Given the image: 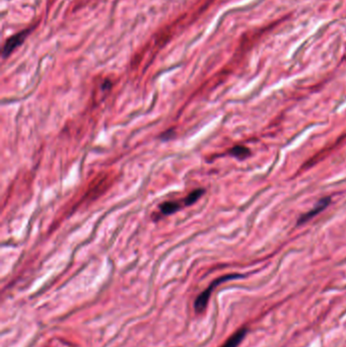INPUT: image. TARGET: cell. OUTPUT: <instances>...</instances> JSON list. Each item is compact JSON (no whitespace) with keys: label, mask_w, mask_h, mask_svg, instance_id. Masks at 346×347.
Returning <instances> with one entry per match:
<instances>
[{"label":"cell","mask_w":346,"mask_h":347,"mask_svg":"<svg viewBox=\"0 0 346 347\" xmlns=\"http://www.w3.org/2000/svg\"><path fill=\"white\" fill-rule=\"evenodd\" d=\"M230 155L239 159V160H245L251 155V152L248 147L243 145H236L230 151Z\"/></svg>","instance_id":"obj_6"},{"label":"cell","mask_w":346,"mask_h":347,"mask_svg":"<svg viewBox=\"0 0 346 347\" xmlns=\"http://www.w3.org/2000/svg\"><path fill=\"white\" fill-rule=\"evenodd\" d=\"M248 333V329L247 328H242L240 330H238L235 334H233L227 341L226 343L220 347H238L240 345V343L244 340V338L246 337Z\"/></svg>","instance_id":"obj_4"},{"label":"cell","mask_w":346,"mask_h":347,"mask_svg":"<svg viewBox=\"0 0 346 347\" xmlns=\"http://www.w3.org/2000/svg\"><path fill=\"white\" fill-rule=\"evenodd\" d=\"M32 29H26L20 31L19 33L13 35L12 37H10L9 39H7L4 47H3V51H2V56L3 58H7L17 47H19L27 39V37L30 35Z\"/></svg>","instance_id":"obj_2"},{"label":"cell","mask_w":346,"mask_h":347,"mask_svg":"<svg viewBox=\"0 0 346 347\" xmlns=\"http://www.w3.org/2000/svg\"><path fill=\"white\" fill-rule=\"evenodd\" d=\"M205 193V190L202 189V188H199V189H196L194 191H192L184 200V203H185V206H190L192 204H194L195 202H197L199 200V198Z\"/></svg>","instance_id":"obj_7"},{"label":"cell","mask_w":346,"mask_h":347,"mask_svg":"<svg viewBox=\"0 0 346 347\" xmlns=\"http://www.w3.org/2000/svg\"><path fill=\"white\" fill-rule=\"evenodd\" d=\"M241 277H243V275H241V274H228V275H224L221 277H218L214 281H212L211 284L197 296V299L194 303V310L196 311V313L200 314V313H203L205 311L206 306H207L208 301H209V298H210L213 289L216 286H218L220 283H224L226 281L238 279V278H241Z\"/></svg>","instance_id":"obj_1"},{"label":"cell","mask_w":346,"mask_h":347,"mask_svg":"<svg viewBox=\"0 0 346 347\" xmlns=\"http://www.w3.org/2000/svg\"><path fill=\"white\" fill-rule=\"evenodd\" d=\"M330 202H331V198H330V197H325V198L319 200L318 203H317L310 211H308L307 213H305L304 215H302V216L300 217V219H299V221H298L299 225H303V224L307 222L308 220L312 219L313 217H315L316 215H318L319 213H321L322 211H324V210L329 206Z\"/></svg>","instance_id":"obj_3"},{"label":"cell","mask_w":346,"mask_h":347,"mask_svg":"<svg viewBox=\"0 0 346 347\" xmlns=\"http://www.w3.org/2000/svg\"><path fill=\"white\" fill-rule=\"evenodd\" d=\"M181 209V204L178 201H166L160 205V210L164 215H170Z\"/></svg>","instance_id":"obj_5"}]
</instances>
